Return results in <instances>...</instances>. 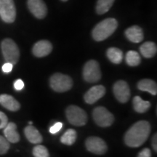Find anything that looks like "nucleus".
Returning <instances> with one entry per match:
<instances>
[{"mask_svg": "<svg viewBox=\"0 0 157 157\" xmlns=\"http://www.w3.org/2000/svg\"><path fill=\"white\" fill-rule=\"evenodd\" d=\"M105 94V88L103 85H96L91 87L84 96V99L88 104H93L103 98Z\"/></svg>", "mask_w": 157, "mask_h": 157, "instance_id": "12", "label": "nucleus"}, {"mask_svg": "<svg viewBox=\"0 0 157 157\" xmlns=\"http://www.w3.org/2000/svg\"><path fill=\"white\" fill-rule=\"evenodd\" d=\"M61 1H63V2H67L68 0H61Z\"/></svg>", "mask_w": 157, "mask_h": 157, "instance_id": "34", "label": "nucleus"}, {"mask_svg": "<svg viewBox=\"0 0 157 157\" xmlns=\"http://www.w3.org/2000/svg\"><path fill=\"white\" fill-rule=\"evenodd\" d=\"M137 157H151V152L149 148H144L139 153Z\"/></svg>", "mask_w": 157, "mask_h": 157, "instance_id": "29", "label": "nucleus"}, {"mask_svg": "<svg viewBox=\"0 0 157 157\" xmlns=\"http://www.w3.org/2000/svg\"><path fill=\"white\" fill-rule=\"evenodd\" d=\"M0 17L5 23L14 22L16 9L13 0H0Z\"/></svg>", "mask_w": 157, "mask_h": 157, "instance_id": "8", "label": "nucleus"}, {"mask_svg": "<svg viewBox=\"0 0 157 157\" xmlns=\"http://www.w3.org/2000/svg\"><path fill=\"white\" fill-rule=\"evenodd\" d=\"M85 146L87 151L97 155L105 154L108 150V146L103 139L98 137L92 136L86 140Z\"/></svg>", "mask_w": 157, "mask_h": 157, "instance_id": "9", "label": "nucleus"}, {"mask_svg": "<svg viewBox=\"0 0 157 157\" xmlns=\"http://www.w3.org/2000/svg\"><path fill=\"white\" fill-rule=\"evenodd\" d=\"M5 137L9 143H17L20 140L19 133L17 131V125L13 122H9L4 127Z\"/></svg>", "mask_w": 157, "mask_h": 157, "instance_id": "15", "label": "nucleus"}, {"mask_svg": "<svg viewBox=\"0 0 157 157\" xmlns=\"http://www.w3.org/2000/svg\"><path fill=\"white\" fill-rule=\"evenodd\" d=\"M24 134L27 140L33 144H39L42 142L43 138L42 135L36 127L32 125H29L24 129Z\"/></svg>", "mask_w": 157, "mask_h": 157, "instance_id": "17", "label": "nucleus"}, {"mask_svg": "<svg viewBox=\"0 0 157 157\" xmlns=\"http://www.w3.org/2000/svg\"><path fill=\"white\" fill-rule=\"evenodd\" d=\"M125 60L129 66H137L141 62V58L138 52L132 50L127 52Z\"/></svg>", "mask_w": 157, "mask_h": 157, "instance_id": "24", "label": "nucleus"}, {"mask_svg": "<svg viewBox=\"0 0 157 157\" xmlns=\"http://www.w3.org/2000/svg\"><path fill=\"white\" fill-rule=\"evenodd\" d=\"M150 132L151 125L148 121H137L127 130L124 135V142L129 147H140L148 138Z\"/></svg>", "mask_w": 157, "mask_h": 157, "instance_id": "1", "label": "nucleus"}, {"mask_svg": "<svg viewBox=\"0 0 157 157\" xmlns=\"http://www.w3.org/2000/svg\"><path fill=\"white\" fill-rule=\"evenodd\" d=\"M83 77L86 82L93 83L98 82L101 78L100 65L95 60H90L84 64L83 68Z\"/></svg>", "mask_w": 157, "mask_h": 157, "instance_id": "6", "label": "nucleus"}, {"mask_svg": "<svg viewBox=\"0 0 157 157\" xmlns=\"http://www.w3.org/2000/svg\"><path fill=\"white\" fill-rule=\"evenodd\" d=\"M156 141H157V136L156 134H155L154 136L152 137V146L153 148L154 149L155 151H157V144H156Z\"/></svg>", "mask_w": 157, "mask_h": 157, "instance_id": "32", "label": "nucleus"}, {"mask_svg": "<svg viewBox=\"0 0 157 157\" xmlns=\"http://www.w3.org/2000/svg\"><path fill=\"white\" fill-rule=\"evenodd\" d=\"M125 36L130 42L134 43H139L142 42L143 36V29L138 25H132L125 31Z\"/></svg>", "mask_w": 157, "mask_h": 157, "instance_id": "16", "label": "nucleus"}, {"mask_svg": "<svg viewBox=\"0 0 157 157\" xmlns=\"http://www.w3.org/2000/svg\"><path fill=\"white\" fill-rule=\"evenodd\" d=\"M118 27V22L114 18H107L102 21L95 25L93 29L92 35L97 42L105 40L112 35Z\"/></svg>", "mask_w": 157, "mask_h": 157, "instance_id": "2", "label": "nucleus"}, {"mask_svg": "<svg viewBox=\"0 0 157 157\" xmlns=\"http://www.w3.org/2000/svg\"><path fill=\"white\" fill-rule=\"evenodd\" d=\"M33 155L34 157H50L48 148L42 145H38L33 148Z\"/></svg>", "mask_w": 157, "mask_h": 157, "instance_id": "25", "label": "nucleus"}, {"mask_svg": "<svg viewBox=\"0 0 157 157\" xmlns=\"http://www.w3.org/2000/svg\"><path fill=\"white\" fill-rule=\"evenodd\" d=\"M137 88L141 91L148 92L153 95H156L157 94L156 83L153 80L148 79V78L140 80L137 83Z\"/></svg>", "mask_w": 157, "mask_h": 157, "instance_id": "18", "label": "nucleus"}, {"mask_svg": "<svg viewBox=\"0 0 157 157\" xmlns=\"http://www.w3.org/2000/svg\"><path fill=\"white\" fill-rule=\"evenodd\" d=\"M13 64L10 63L6 62L5 64L2 66V71L4 73H10L13 70Z\"/></svg>", "mask_w": 157, "mask_h": 157, "instance_id": "30", "label": "nucleus"}, {"mask_svg": "<svg viewBox=\"0 0 157 157\" xmlns=\"http://www.w3.org/2000/svg\"><path fill=\"white\" fill-rule=\"evenodd\" d=\"M76 137H77V133L76 131L73 129H69L60 137V142L64 145L71 146L76 142Z\"/></svg>", "mask_w": 157, "mask_h": 157, "instance_id": "23", "label": "nucleus"}, {"mask_svg": "<svg viewBox=\"0 0 157 157\" xmlns=\"http://www.w3.org/2000/svg\"><path fill=\"white\" fill-rule=\"evenodd\" d=\"M52 45L48 40H41L37 42L32 48V52L37 58H42L48 56L52 52Z\"/></svg>", "mask_w": 157, "mask_h": 157, "instance_id": "13", "label": "nucleus"}, {"mask_svg": "<svg viewBox=\"0 0 157 157\" xmlns=\"http://www.w3.org/2000/svg\"><path fill=\"white\" fill-rule=\"evenodd\" d=\"M14 87L16 90H21L24 87V82L21 79H17L14 82Z\"/></svg>", "mask_w": 157, "mask_h": 157, "instance_id": "31", "label": "nucleus"}, {"mask_svg": "<svg viewBox=\"0 0 157 157\" xmlns=\"http://www.w3.org/2000/svg\"><path fill=\"white\" fill-rule=\"evenodd\" d=\"M33 124V122H32V121H29V124Z\"/></svg>", "mask_w": 157, "mask_h": 157, "instance_id": "33", "label": "nucleus"}, {"mask_svg": "<svg viewBox=\"0 0 157 157\" xmlns=\"http://www.w3.org/2000/svg\"><path fill=\"white\" fill-rule=\"evenodd\" d=\"M62 127H63V123L57 122L50 127V132L51 134H56L57 132H58L59 131L62 129Z\"/></svg>", "mask_w": 157, "mask_h": 157, "instance_id": "28", "label": "nucleus"}, {"mask_svg": "<svg viewBox=\"0 0 157 157\" xmlns=\"http://www.w3.org/2000/svg\"><path fill=\"white\" fill-rule=\"evenodd\" d=\"M9 141L5 137L0 135V155L5 154L10 149Z\"/></svg>", "mask_w": 157, "mask_h": 157, "instance_id": "26", "label": "nucleus"}, {"mask_svg": "<svg viewBox=\"0 0 157 157\" xmlns=\"http://www.w3.org/2000/svg\"><path fill=\"white\" fill-rule=\"evenodd\" d=\"M93 117L95 122L102 127H110L114 121L113 115L105 107L98 106L93 110Z\"/></svg>", "mask_w": 157, "mask_h": 157, "instance_id": "7", "label": "nucleus"}, {"mask_svg": "<svg viewBox=\"0 0 157 157\" xmlns=\"http://www.w3.org/2000/svg\"><path fill=\"white\" fill-rule=\"evenodd\" d=\"M1 49L6 62L15 65L18 61L20 50L14 41L11 39H5L1 43Z\"/></svg>", "mask_w": 157, "mask_h": 157, "instance_id": "3", "label": "nucleus"}, {"mask_svg": "<svg viewBox=\"0 0 157 157\" xmlns=\"http://www.w3.org/2000/svg\"><path fill=\"white\" fill-rule=\"evenodd\" d=\"M106 55L108 58L111 60L113 63L119 64L123 60V52L121 50L117 48H110L108 49Z\"/></svg>", "mask_w": 157, "mask_h": 157, "instance_id": "21", "label": "nucleus"}, {"mask_svg": "<svg viewBox=\"0 0 157 157\" xmlns=\"http://www.w3.org/2000/svg\"><path fill=\"white\" fill-rule=\"evenodd\" d=\"M7 123H8V118L5 113L0 111V129H4Z\"/></svg>", "mask_w": 157, "mask_h": 157, "instance_id": "27", "label": "nucleus"}, {"mask_svg": "<svg viewBox=\"0 0 157 157\" xmlns=\"http://www.w3.org/2000/svg\"><path fill=\"white\" fill-rule=\"evenodd\" d=\"M140 53L146 58H151L156 56L157 52L156 44L152 42H146L140 48Z\"/></svg>", "mask_w": 157, "mask_h": 157, "instance_id": "19", "label": "nucleus"}, {"mask_svg": "<svg viewBox=\"0 0 157 157\" xmlns=\"http://www.w3.org/2000/svg\"><path fill=\"white\" fill-rule=\"evenodd\" d=\"M66 115L68 121L74 126H84L87 121V113L77 105H69L66 110Z\"/></svg>", "mask_w": 157, "mask_h": 157, "instance_id": "5", "label": "nucleus"}, {"mask_svg": "<svg viewBox=\"0 0 157 157\" xmlns=\"http://www.w3.org/2000/svg\"><path fill=\"white\" fill-rule=\"evenodd\" d=\"M115 0H98L96 4V13L98 15H103L107 13L112 7Z\"/></svg>", "mask_w": 157, "mask_h": 157, "instance_id": "22", "label": "nucleus"}, {"mask_svg": "<svg viewBox=\"0 0 157 157\" xmlns=\"http://www.w3.org/2000/svg\"><path fill=\"white\" fill-rule=\"evenodd\" d=\"M27 5L29 10L36 18L43 19L48 13V8L43 0H28Z\"/></svg>", "mask_w": 157, "mask_h": 157, "instance_id": "11", "label": "nucleus"}, {"mask_svg": "<svg viewBox=\"0 0 157 157\" xmlns=\"http://www.w3.org/2000/svg\"><path fill=\"white\" fill-rule=\"evenodd\" d=\"M50 84L54 91L58 93H64L71 89L73 81L69 76L56 73L50 77Z\"/></svg>", "mask_w": 157, "mask_h": 157, "instance_id": "4", "label": "nucleus"}, {"mask_svg": "<svg viewBox=\"0 0 157 157\" xmlns=\"http://www.w3.org/2000/svg\"><path fill=\"white\" fill-rule=\"evenodd\" d=\"M0 104L10 111H17L21 108V104L13 96L7 94L0 95Z\"/></svg>", "mask_w": 157, "mask_h": 157, "instance_id": "14", "label": "nucleus"}, {"mask_svg": "<svg viewBox=\"0 0 157 157\" xmlns=\"http://www.w3.org/2000/svg\"><path fill=\"white\" fill-rule=\"evenodd\" d=\"M113 92L116 98L120 103H127L130 98V89L128 84L123 80L116 82L113 87Z\"/></svg>", "mask_w": 157, "mask_h": 157, "instance_id": "10", "label": "nucleus"}, {"mask_svg": "<svg viewBox=\"0 0 157 157\" xmlns=\"http://www.w3.org/2000/svg\"><path fill=\"white\" fill-rule=\"evenodd\" d=\"M133 107L135 111L137 113H145L151 107L150 102L143 101L140 96H135L133 98Z\"/></svg>", "mask_w": 157, "mask_h": 157, "instance_id": "20", "label": "nucleus"}]
</instances>
